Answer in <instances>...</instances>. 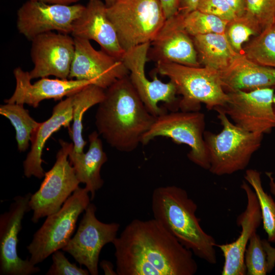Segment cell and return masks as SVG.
Here are the masks:
<instances>
[{"instance_id": "obj_1", "label": "cell", "mask_w": 275, "mask_h": 275, "mask_svg": "<svg viewBox=\"0 0 275 275\" xmlns=\"http://www.w3.org/2000/svg\"><path fill=\"white\" fill-rule=\"evenodd\" d=\"M118 275H194L198 264L158 221L135 219L112 243Z\"/></svg>"}, {"instance_id": "obj_2", "label": "cell", "mask_w": 275, "mask_h": 275, "mask_svg": "<svg viewBox=\"0 0 275 275\" xmlns=\"http://www.w3.org/2000/svg\"><path fill=\"white\" fill-rule=\"evenodd\" d=\"M95 118L97 131L110 146L130 152L141 144L156 117L148 110L128 75L105 90Z\"/></svg>"}, {"instance_id": "obj_3", "label": "cell", "mask_w": 275, "mask_h": 275, "mask_svg": "<svg viewBox=\"0 0 275 275\" xmlns=\"http://www.w3.org/2000/svg\"><path fill=\"white\" fill-rule=\"evenodd\" d=\"M197 205L183 188L175 185L160 186L151 197L153 218L184 246L211 264L217 262L215 240L207 233L196 216Z\"/></svg>"}, {"instance_id": "obj_4", "label": "cell", "mask_w": 275, "mask_h": 275, "mask_svg": "<svg viewBox=\"0 0 275 275\" xmlns=\"http://www.w3.org/2000/svg\"><path fill=\"white\" fill-rule=\"evenodd\" d=\"M222 126L217 133L205 131L209 171L217 176L231 175L244 170L261 147L263 134L246 131L232 122L222 110L214 109Z\"/></svg>"}, {"instance_id": "obj_5", "label": "cell", "mask_w": 275, "mask_h": 275, "mask_svg": "<svg viewBox=\"0 0 275 275\" xmlns=\"http://www.w3.org/2000/svg\"><path fill=\"white\" fill-rule=\"evenodd\" d=\"M156 73L168 77L182 96V111H199L201 103L209 110L224 106L228 95L223 87L218 71L208 67H193L171 62H158Z\"/></svg>"}, {"instance_id": "obj_6", "label": "cell", "mask_w": 275, "mask_h": 275, "mask_svg": "<svg viewBox=\"0 0 275 275\" xmlns=\"http://www.w3.org/2000/svg\"><path fill=\"white\" fill-rule=\"evenodd\" d=\"M106 13L125 52L150 43L167 19L158 0H117Z\"/></svg>"}, {"instance_id": "obj_7", "label": "cell", "mask_w": 275, "mask_h": 275, "mask_svg": "<svg viewBox=\"0 0 275 275\" xmlns=\"http://www.w3.org/2000/svg\"><path fill=\"white\" fill-rule=\"evenodd\" d=\"M89 194L85 187H78L59 211L47 216L26 247L32 264L36 265L42 262L67 244L79 216L90 203Z\"/></svg>"}, {"instance_id": "obj_8", "label": "cell", "mask_w": 275, "mask_h": 275, "mask_svg": "<svg viewBox=\"0 0 275 275\" xmlns=\"http://www.w3.org/2000/svg\"><path fill=\"white\" fill-rule=\"evenodd\" d=\"M205 118L199 111H171L156 117L150 129L141 141L148 144L156 137L171 139L177 144L188 146L189 160L205 170H209L210 161L204 139Z\"/></svg>"}, {"instance_id": "obj_9", "label": "cell", "mask_w": 275, "mask_h": 275, "mask_svg": "<svg viewBox=\"0 0 275 275\" xmlns=\"http://www.w3.org/2000/svg\"><path fill=\"white\" fill-rule=\"evenodd\" d=\"M59 142L61 148L53 166L45 173L39 189L30 197L29 206L33 211L31 220L34 223L59 211L79 187L80 183L68 159L73 144L62 140Z\"/></svg>"}, {"instance_id": "obj_10", "label": "cell", "mask_w": 275, "mask_h": 275, "mask_svg": "<svg viewBox=\"0 0 275 275\" xmlns=\"http://www.w3.org/2000/svg\"><path fill=\"white\" fill-rule=\"evenodd\" d=\"M150 43L136 46L126 51L122 59L129 71L132 84L151 114L158 117L166 112L178 111L180 99L177 90L171 81L163 82L153 74L149 80L145 74L147 53Z\"/></svg>"}, {"instance_id": "obj_11", "label": "cell", "mask_w": 275, "mask_h": 275, "mask_svg": "<svg viewBox=\"0 0 275 275\" xmlns=\"http://www.w3.org/2000/svg\"><path fill=\"white\" fill-rule=\"evenodd\" d=\"M227 93L225 105L216 108L223 111L235 124L246 131L263 134L269 133L275 128L273 88Z\"/></svg>"}, {"instance_id": "obj_12", "label": "cell", "mask_w": 275, "mask_h": 275, "mask_svg": "<svg viewBox=\"0 0 275 275\" xmlns=\"http://www.w3.org/2000/svg\"><path fill=\"white\" fill-rule=\"evenodd\" d=\"M97 208L90 203L84 212L75 234L62 249L71 255L80 265H84L90 274H98L99 258L106 244L117 238L120 225L104 223L96 216Z\"/></svg>"}, {"instance_id": "obj_13", "label": "cell", "mask_w": 275, "mask_h": 275, "mask_svg": "<svg viewBox=\"0 0 275 275\" xmlns=\"http://www.w3.org/2000/svg\"><path fill=\"white\" fill-rule=\"evenodd\" d=\"M85 8L80 4H50L29 0L17 11V28L31 41L39 35L53 31L71 34L73 23Z\"/></svg>"}, {"instance_id": "obj_14", "label": "cell", "mask_w": 275, "mask_h": 275, "mask_svg": "<svg viewBox=\"0 0 275 275\" xmlns=\"http://www.w3.org/2000/svg\"><path fill=\"white\" fill-rule=\"evenodd\" d=\"M32 194L14 197L8 211L0 215V274L30 275L40 268L29 258L22 259L17 252L18 234L24 214L31 210L29 201Z\"/></svg>"}, {"instance_id": "obj_15", "label": "cell", "mask_w": 275, "mask_h": 275, "mask_svg": "<svg viewBox=\"0 0 275 275\" xmlns=\"http://www.w3.org/2000/svg\"><path fill=\"white\" fill-rule=\"evenodd\" d=\"M31 41L34 67L29 73L32 79L50 75L68 79L75 52L74 38L49 32L38 35Z\"/></svg>"}, {"instance_id": "obj_16", "label": "cell", "mask_w": 275, "mask_h": 275, "mask_svg": "<svg viewBox=\"0 0 275 275\" xmlns=\"http://www.w3.org/2000/svg\"><path fill=\"white\" fill-rule=\"evenodd\" d=\"M74 58L68 79L89 80L105 90L118 79L129 75L122 60L96 50L90 40L73 37Z\"/></svg>"}, {"instance_id": "obj_17", "label": "cell", "mask_w": 275, "mask_h": 275, "mask_svg": "<svg viewBox=\"0 0 275 275\" xmlns=\"http://www.w3.org/2000/svg\"><path fill=\"white\" fill-rule=\"evenodd\" d=\"M183 17V14L178 12L166 19L150 42L148 61L200 66L193 39L184 27Z\"/></svg>"}, {"instance_id": "obj_18", "label": "cell", "mask_w": 275, "mask_h": 275, "mask_svg": "<svg viewBox=\"0 0 275 275\" xmlns=\"http://www.w3.org/2000/svg\"><path fill=\"white\" fill-rule=\"evenodd\" d=\"M240 188L245 192L246 206L239 214L236 224L241 227L238 238L234 241L225 244H216L224 257L222 275H245L246 269L244 263V254L250 239L257 232L262 222L261 212L257 197L251 186L244 180Z\"/></svg>"}, {"instance_id": "obj_19", "label": "cell", "mask_w": 275, "mask_h": 275, "mask_svg": "<svg viewBox=\"0 0 275 275\" xmlns=\"http://www.w3.org/2000/svg\"><path fill=\"white\" fill-rule=\"evenodd\" d=\"M16 80V87L12 95L5 100V103L26 104L34 108L46 99H52L56 101L61 100L81 90L88 85L93 84L86 80L74 79H50L47 77L32 84L29 71H25L20 67L13 71Z\"/></svg>"}, {"instance_id": "obj_20", "label": "cell", "mask_w": 275, "mask_h": 275, "mask_svg": "<svg viewBox=\"0 0 275 275\" xmlns=\"http://www.w3.org/2000/svg\"><path fill=\"white\" fill-rule=\"evenodd\" d=\"M106 8L101 0H89L81 14L73 23L71 34L73 37L95 41L102 50L122 60L125 51L108 18Z\"/></svg>"}, {"instance_id": "obj_21", "label": "cell", "mask_w": 275, "mask_h": 275, "mask_svg": "<svg viewBox=\"0 0 275 275\" xmlns=\"http://www.w3.org/2000/svg\"><path fill=\"white\" fill-rule=\"evenodd\" d=\"M73 113L71 95L61 100L53 108L50 117L39 125L33 132L31 139V150L23 163L24 176H32L38 179L44 177L42 167V155L45 144L51 135L61 127H69L72 121Z\"/></svg>"}, {"instance_id": "obj_22", "label": "cell", "mask_w": 275, "mask_h": 275, "mask_svg": "<svg viewBox=\"0 0 275 275\" xmlns=\"http://www.w3.org/2000/svg\"><path fill=\"white\" fill-rule=\"evenodd\" d=\"M219 72L223 87L228 92L275 87V79L265 67L254 63L242 53Z\"/></svg>"}, {"instance_id": "obj_23", "label": "cell", "mask_w": 275, "mask_h": 275, "mask_svg": "<svg viewBox=\"0 0 275 275\" xmlns=\"http://www.w3.org/2000/svg\"><path fill=\"white\" fill-rule=\"evenodd\" d=\"M99 136L97 131H93L89 135L88 151L79 153L72 150L68 157L79 183L85 184V187L90 193L91 200L94 199L96 191L103 185L100 172L102 166L107 160Z\"/></svg>"}, {"instance_id": "obj_24", "label": "cell", "mask_w": 275, "mask_h": 275, "mask_svg": "<svg viewBox=\"0 0 275 275\" xmlns=\"http://www.w3.org/2000/svg\"><path fill=\"white\" fill-rule=\"evenodd\" d=\"M192 39L200 64L219 72L228 67L238 54L232 48L225 34L199 35Z\"/></svg>"}, {"instance_id": "obj_25", "label": "cell", "mask_w": 275, "mask_h": 275, "mask_svg": "<svg viewBox=\"0 0 275 275\" xmlns=\"http://www.w3.org/2000/svg\"><path fill=\"white\" fill-rule=\"evenodd\" d=\"M72 98L73 124L70 133L73 141L72 151L84 152L87 141L82 135V119L86 112L91 107L98 104L104 98L105 90L91 84L71 95Z\"/></svg>"}, {"instance_id": "obj_26", "label": "cell", "mask_w": 275, "mask_h": 275, "mask_svg": "<svg viewBox=\"0 0 275 275\" xmlns=\"http://www.w3.org/2000/svg\"><path fill=\"white\" fill-rule=\"evenodd\" d=\"M0 114L9 120L15 129L18 150L25 151L29 147L33 132L40 122L31 117L23 104L5 103L0 106Z\"/></svg>"}, {"instance_id": "obj_27", "label": "cell", "mask_w": 275, "mask_h": 275, "mask_svg": "<svg viewBox=\"0 0 275 275\" xmlns=\"http://www.w3.org/2000/svg\"><path fill=\"white\" fill-rule=\"evenodd\" d=\"M245 180L254 190L260 205L263 229L267 235V240L275 243V201L264 190L261 173L256 170L248 169L244 176Z\"/></svg>"}, {"instance_id": "obj_28", "label": "cell", "mask_w": 275, "mask_h": 275, "mask_svg": "<svg viewBox=\"0 0 275 275\" xmlns=\"http://www.w3.org/2000/svg\"><path fill=\"white\" fill-rule=\"evenodd\" d=\"M242 53L259 66L275 68V23L255 36Z\"/></svg>"}, {"instance_id": "obj_29", "label": "cell", "mask_w": 275, "mask_h": 275, "mask_svg": "<svg viewBox=\"0 0 275 275\" xmlns=\"http://www.w3.org/2000/svg\"><path fill=\"white\" fill-rule=\"evenodd\" d=\"M228 22L198 10L184 15L183 20L185 30L191 37L211 33L225 34Z\"/></svg>"}, {"instance_id": "obj_30", "label": "cell", "mask_w": 275, "mask_h": 275, "mask_svg": "<svg viewBox=\"0 0 275 275\" xmlns=\"http://www.w3.org/2000/svg\"><path fill=\"white\" fill-rule=\"evenodd\" d=\"M261 33L257 24L245 15L228 21L226 26L225 35L234 50L242 53L243 44L251 36H256Z\"/></svg>"}, {"instance_id": "obj_31", "label": "cell", "mask_w": 275, "mask_h": 275, "mask_svg": "<svg viewBox=\"0 0 275 275\" xmlns=\"http://www.w3.org/2000/svg\"><path fill=\"white\" fill-rule=\"evenodd\" d=\"M248 275H265L270 273L268 254L263 240L254 233L251 237L244 254Z\"/></svg>"}, {"instance_id": "obj_32", "label": "cell", "mask_w": 275, "mask_h": 275, "mask_svg": "<svg viewBox=\"0 0 275 275\" xmlns=\"http://www.w3.org/2000/svg\"><path fill=\"white\" fill-rule=\"evenodd\" d=\"M261 32L275 23V0H246L245 14Z\"/></svg>"}, {"instance_id": "obj_33", "label": "cell", "mask_w": 275, "mask_h": 275, "mask_svg": "<svg viewBox=\"0 0 275 275\" xmlns=\"http://www.w3.org/2000/svg\"><path fill=\"white\" fill-rule=\"evenodd\" d=\"M52 263L47 271V275H89L87 269L78 267L71 263L64 253L58 250L52 254Z\"/></svg>"}, {"instance_id": "obj_34", "label": "cell", "mask_w": 275, "mask_h": 275, "mask_svg": "<svg viewBox=\"0 0 275 275\" xmlns=\"http://www.w3.org/2000/svg\"><path fill=\"white\" fill-rule=\"evenodd\" d=\"M197 10L227 21L237 17L226 0H199Z\"/></svg>"}, {"instance_id": "obj_35", "label": "cell", "mask_w": 275, "mask_h": 275, "mask_svg": "<svg viewBox=\"0 0 275 275\" xmlns=\"http://www.w3.org/2000/svg\"><path fill=\"white\" fill-rule=\"evenodd\" d=\"M166 19L176 15L179 11V0H158Z\"/></svg>"}, {"instance_id": "obj_36", "label": "cell", "mask_w": 275, "mask_h": 275, "mask_svg": "<svg viewBox=\"0 0 275 275\" xmlns=\"http://www.w3.org/2000/svg\"><path fill=\"white\" fill-rule=\"evenodd\" d=\"M199 1V0H179L178 12L185 15L197 10Z\"/></svg>"}, {"instance_id": "obj_37", "label": "cell", "mask_w": 275, "mask_h": 275, "mask_svg": "<svg viewBox=\"0 0 275 275\" xmlns=\"http://www.w3.org/2000/svg\"><path fill=\"white\" fill-rule=\"evenodd\" d=\"M238 17L245 13L246 0H226Z\"/></svg>"}, {"instance_id": "obj_38", "label": "cell", "mask_w": 275, "mask_h": 275, "mask_svg": "<svg viewBox=\"0 0 275 275\" xmlns=\"http://www.w3.org/2000/svg\"><path fill=\"white\" fill-rule=\"evenodd\" d=\"M100 266L105 275H117L114 265L109 261L103 260L100 262Z\"/></svg>"}, {"instance_id": "obj_39", "label": "cell", "mask_w": 275, "mask_h": 275, "mask_svg": "<svg viewBox=\"0 0 275 275\" xmlns=\"http://www.w3.org/2000/svg\"><path fill=\"white\" fill-rule=\"evenodd\" d=\"M33 1H39L44 2L47 4H59L70 5L72 3L76 2L79 0H30Z\"/></svg>"}, {"instance_id": "obj_40", "label": "cell", "mask_w": 275, "mask_h": 275, "mask_svg": "<svg viewBox=\"0 0 275 275\" xmlns=\"http://www.w3.org/2000/svg\"><path fill=\"white\" fill-rule=\"evenodd\" d=\"M266 174L269 179V188L271 193L275 197V181L271 172H266Z\"/></svg>"}, {"instance_id": "obj_41", "label": "cell", "mask_w": 275, "mask_h": 275, "mask_svg": "<svg viewBox=\"0 0 275 275\" xmlns=\"http://www.w3.org/2000/svg\"><path fill=\"white\" fill-rule=\"evenodd\" d=\"M266 70L275 79V68L264 67Z\"/></svg>"}, {"instance_id": "obj_42", "label": "cell", "mask_w": 275, "mask_h": 275, "mask_svg": "<svg viewBox=\"0 0 275 275\" xmlns=\"http://www.w3.org/2000/svg\"><path fill=\"white\" fill-rule=\"evenodd\" d=\"M117 0H104V3L107 7H109L114 4Z\"/></svg>"}, {"instance_id": "obj_43", "label": "cell", "mask_w": 275, "mask_h": 275, "mask_svg": "<svg viewBox=\"0 0 275 275\" xmlns=\"http://www.w3.org/2000/svg\"><path fill=\"white\" fill-rule=\"evenodd\" d=\"M273 106H274V108L275 111V94L274 95V96H273Z\"/></svg>"}]
</instances>
